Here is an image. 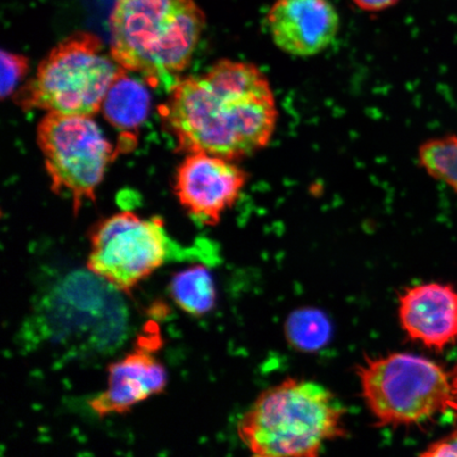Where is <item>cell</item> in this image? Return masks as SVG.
<instances>
[{
    "label": "cell",
    "mask_w": 457,
    "mask_h": 457,
    "mask_svg": "<svg viewBox=\"0 0 457 457\" xmlns=\"http://www.w3.org/2000/svg\"><path fill=\"white\" fill-rule=\"evenodd\" d=\"M266 25L272 42L283 53L311 57L324 53L340 30V16L329 0H277Z\"/></svg>",
    "instance_id": "cell-9"
},
{
    "label": "cell",
    "mask_w": 457,
    "mask_h": 457,
    "mask_svg": "<svg viewBox=\"0 0 457 457\" xmlns=\"http://www.w3.org/2000/svg\"><path fill=\"white\" fill-rule=\"evenodd\" d=\"M204 27L195 0H116L111 54L123 70L158 87L190 65Z\"/></svg>",
    "instance_id": "cell-3"
},
{
    "label": "cell",
    "mask_w": 457,
    "mask_h": 457,
    "mask_svg": "<svg viewBox=\"0 0 457 457\" xmlns=\"http://www.w3.org/2000/svg\"><path fill=\"white\" fill-rule=\"evenodd\" d=\"M346 411L317 382L287 378L262 391L238 422L239 438L260 457H314L346 436Z\"/></svg>",
    "instance_id": "cell-2"
},
{
    "label": "cell",
    "mask_w": 457,
    "mask_h": 457,
    "mask_svg": "<svg viewBox=\"0 0 457 457\" xmlns=\"http://www.w3.org/2000/svg\"><path fill=\"white\" fill-rule=\"evenodd\" d=\"M125 70L93 33L72 34L39 62L36 76L13 95L24 111L94 117Z\"/></svg>",
    "instance_id": "cell-5"
},
{
    "label": "cell",
    "mask_w": 457,
    "mask_h": 457,
    "mask_svg": "<svg viewBox=\"0 0 457 457\" xmlns=\"http://www.w3.org/2000/svg\"><path fill=\"white\" fill-rule=\"evenodd\" d=\"M87 270L111 287L129 293L163 265L168 237L158 217L123 211L96 224L89 236Z\"/></svg>",
    "instance_id": "cell-7"
},
{
    "label": "cell",
    "mask_w": 457,
    "mask_h": 457,
    "mask_svg": "<svg viewBox=\"0 0 457 457\" xmlns=\"http://www.w3.org/2000/svg\"><path fill=\"white\" fill-rule=\"evenodd\" d=\"M290 345L302 352H316L327 345L331 327L325 314L312 308L290 314L285 327Z\"/></svg>",
    "instance_id": "cell-15"
},
{
    "label": "cell",
    "mask_w": 457,
    "mask_h": 457,
    "mask_svg": "<svg viewBox=\"0 0 457 457\" xmlns=\"http://www.w3.org/2000/svg\"><path fill=\"white\" fill-rule=\"evenodd\" d=\"M356 374L364 403L380 428L419 426L457 414V365L390 353L365 357Z\"/></svg>",
    "instance_id": "cell-4"
},
{
    "label": "cell",
    "mask_w": 457,
    "mask_h": 457,
    "mask_svg": "<svg viewBox=\"0 0 457 457\" xmlns=\"http://www.w3.org/2000/svg\"><path fill=\"white\" fill-rule=\"evenodd\" d=\"M158 112L177 151L236 162L270 145L278 119L270 79L253 62L233 60L179 79Z\"/></svg>",
    "instance_id": "cell-1"
},
{
    "label": "cell",
    "mask_w": 457,
    "mask_h": 457,
    "mask_svg": "<svg viewBox=\"0 0 457 457\" xmlns=\"http://www.w3.org/2000/svg\"><path fill=\"white\" fill-rule=\"evenodd\" d=\"M421 456L425 457H441L455 456L457 457V430L450 433L438 441L428 445Z\"/></svg>",
    "instance_id": "cell-17"
},
{
    "label": "cell",
    "mask_w": 457,
    "mask_h": 457,
    "mask_svg": "<svg viewBox=\"0 0 457 457\" xmlns=\"http://www.w3.org/2000/svg\"><path fill=\"white\" fill-rule=\"evenodd\" d=\"M398 319L410 340L444 351L457 341V291L444 283L411 286L399 295Z\"/></svg>",
    "instance_id": "cell-10"
},
{
    "label": "cell",
    "mask_w": 457,
    "mask_h": 457,
    "mask_svg": "<svg viewBox=\"0 0 457 457\" xmlns=\"http://www.w3.org/2000/svg\"><path fill=\"white\" fill-rule=\"evenodd\" d=\"M399 0H353L359 9L367 12H381L394 7Z\"/></svg>",
    "instance_id": "cell-18"
},
{
    "label": "cell",
    "mask_w": 457,
    "mask_h": 457,
    "mask_svg": "<svg viewBox=\"0 0 457 457\" xmlns=\"http://www.w3.org/2000/svg\"><path fill=\"white\" fill-rule=\"evenodd\" d=\"M169 290L175 304L192 317H204L215 307V282L205 266L194 265L175 273Z\"/></svg>",
    "instance_id": "cell-13"
},
{
    "label": "cell",
    "mask_w": 457,
    "mask_h": 457,
    "mask_svg": "<svg viewBox=\"0 0 457 457\" xmlns=\"http://www.w3.org/2000/svg\"><path fill=\"white\" fill-rule=\"evenodd\" d=\"M167 385V370L143 341L133 352L108 367L105 390L89 400L88 404L100 417L124 414L162 394Z\"/></svg>",
    "instance_id": "cell-11"
},
{
    "label": "cell",
    "mask_w": 457,
    "mask_h": 457,
    "mask_svg": "<svg viewBox=\"0 0 457 457\" xmlns=\"http://www.w3.org/2000/svg\"><path fill=\"white\" fill-rule=\"evenodd\" d=\"M417 157L428 175L457 194V136L437 137L425 141L420 146Z\"/></svg>",
    "instance_id": "cell-14"
},
{
    "label": "cell",
    "mask_w": 457,
    "mask_h": 457,
    "mask_svg": "<svg viewBox=\"0 0 457 457\" xmlns=\"http://www.w3.org/2000/svg\"><path fill=\"white\" fill-rule=\"evenodd\" d=\"M247 181V173L236 160L191 153L177 169L174 190L188 214L215 226L241 197Z\"/></svg>",
    "instance_id": "cell-8"
},
{
    "label": "cell",
    "mask_w": 457,
    "mask_h": 457,
    "mask_svg": "<svg viewBox=\"0 0 457 457\" xmlns=\"http://www.w3.org/2000/svg\"><path fill=\"white\" fill-rule=\"evenodd\" d=\"M37 140L51 190L70 197L76 214L85 202H94L107 168L121 152L93 117L47 112L37 125Z\"/></svg>",
    "instance_id": "cell-6"
},
{
    "label": "cell",
    "mask_w": 457,
    "mask_h": 457,
    "mask_svg": "<svg viewBox=\"0 0 457 457\" xmlns=\"http://www.w3.org/2000/svg\"><path fill=\"white\" fill-rule=\"evenodd\" d=\"M29 60L26 56L2 51V96L3 99L15 94V88L27 76Z\"/></svg>",
    "instance_id": "cell-16"
},
{
    "label": "cell",
    "mask_w": 457,
    "mask_h": 457,
    "mask_svg": "<svg viewBox=\"0 0 457 457\" xmlns=\"http://www.w3.org/2000/svg\"><path fill=\"white\" fill-rule=\"evenodd\" d=\"M124 71L114 79L102 105L103 116L121 133L120 150L127 152L136 145V131L150 112L151 96L145 86Z\"/></svg>",
    "instance_id": "cell-12"
}]
</instances>
